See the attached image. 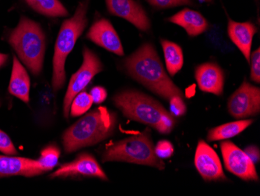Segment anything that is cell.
Returning a JSON list of instances; mask_svg holds the SVG:
<instances>
[{
    "label": "cell",
    "mask_w": 260,
    "mask_h": 196,
    "mask_svg": "<svg viewBox=\"0 0 260 196\" xmlns=\"http://www.w3.org/2000/svg\"><path fill=\"white\" fill-rule=\"evenodd\" d=\"M154 153L160 159H169L175 153L173 145L167 140H161L154 146Z\"/></svg>",
    "instance_id": "26"
},
{
    "label": "cell",
    "mask_w": 260,
    "mask_h": 196,
    "mask_svg": "<svg viewBox=\"0 0 260 196\" xmlns=\"http://www.w3.org/2000/svg\"><path fill=\"white\" fill-rule=\"evenodd\" d=\"M60 150L57 146H49L42 150L40 158L38 159L39 166L44 173L53 169L58 163Z\"/></svg>",
    "instance_id": "22"
},
{
    "label": "cell",
    "mask_w": 260,
    "mask_h": 196,
    "mask_svg": "<svg viewBox=\"0 0 260 196\" xmlns=\"http://www.w3.org/2000/svg\"><path fill=\"white\" fill-rule=\"evenodd\" d=\"M113 102L125 118L150 126L160 134H170L175 128V117L160 102L143 92L124 90L114 96Z\"/></svg>",
    "instance_id": "2"
},
{
    "label": "cell",
    "mask_w": 260,
    "mask_h": 196,
    "mask_svg": "<svg viewBox=\"0 0 260 196\" xmlns=\"http://www.w3.org/2000/svg\"><path fill=\"white\" fill-rule=\"evenodd\" d=\"M83 64L70 78L64 98L63 115L66 119L70 116V106L73 99L88 86L93 77L103 71V64L97 54L86 46L83 50Z\"/></svg>",
    "instance_id": "7"
},
{
    "label": "cell",
    "mask_w": 260,
    "mask_h": 196,
    "mask_svg": "<svg viewBox=\"0 0 260 196\" xmlns=\"http://www.w3.org/2000/svg\"><path fill=\"white\" fill-rule=\"evenodd\" d=\"M90 96L93 102L96 104H100L107 99V91L102 86H96L90 90Z\"/></svg>",
    "instance_id": "30"
},
{
    "label": "cell",
    "mask_w": 260,
    "mask_h": 196,
    "mask_svg": "<svg viewBox=\"0 0 260 196\" xmlns=\"http://www.w3.org/2000/svg\"><path fill=\"white\" fill-rule=\"evenodd\" d=\"M35 11L49 17H63L69 15L68 10L59 0H25Z\"/></svg>",
    "instance_id": "21"
},
{
    "label": "cell",
    "mask_w": 260,
    "mask_h": 196,
    "mask_svg": "<svg viewBox=\"0 0 260 196\" xmlns=\"http://www.w3.org/2000/svg\"><path fill=\"white\" fill-rule=\"evenodd\" d=\"M0 151L7 155L17 154V149L10 137L0 130Z\"/></svg>",
    "instance_id": "29"
},
{
    "label": "cell",
    "mask_w": 260,
    "mask_h": 196,
    "mask_svg": "<svg viewBox=\"0 0 260 196\" xmlns=\"http://www.w3.org/2000/svg\"><path fill=\"white\" fill-rule=\"evenodd\" d=\"M207 41L212 47L222 52H230L233 49L232 45L226 39L223 31L220 27L214 26L207 33Z\"/></svg>",
    "instance_id": "23"
},
{
    "label": "cell",
    "mask_w": 260,
    "mask_h": 196,
    "mask_svg": "<svg viewBox=\"0 0 260 196\" xmlns=\"http://www.w3.org/2000/svg\"><path fill=\"white\" fill-rule=\"evenodd\" d=\"M257 32L255 24L252 22L247 21L243 23L234 21L229 19L228 24V34L231 41L235 44L245 59L249 63L250 61L251 48L252 39Z\"/></svg>",
    "instance_id": "16"
},
{
    "label": "cell",
    "mask_w": 260,
    "mask_h": 196,
    "mask_svg": "<svg viewBox=\"0 0 260 196\" xmlns=\"http://www.w3.org/2000/svg\"><path fill=\"white\" fill-rule=\"evenodd\" d=\"M194 163L204 181L207 182L228 181L218 155L204 140L199 141L197 145Z\"/></svg>",
    "instance_id": "10"
},
{
    "label": "cell",
    "mask_w": 260,
    "mask_h": 196,
    "mask_svg": "<svg viewBox=\"0 0 260 196\" xmlns=\"http://www.w3.org/2000/svg\"><path fill=\"white\" fill-rule=\"evenodd\" d=\"M247 156L251 159L254 164L259 163L260 153L259 149L255 146H249L244 150Z\"/></svg>",
    "instance_id": "31"
},
{
    "label": "cell",
    "mask_w": 260,
    "mask_h": 196,
    "mask_svg": "<svg viewBox=\"0 0 260 196\" xmlns=\"http://www.w3.org/2000/svg\"><path fill=\"white\" fill-rule=\"evenodd\" d=\"M220 150L226 169L243 181H258L255 164L246 153L230 141L220 143Z\"/></svg>",
    "instance_id": "9"
},
{
    "label": "cell",
    "mask_w": 260,
    "mask_h": 196,
    "mask_svg": "<svg viewBox=\"0 0 260 196\" xmlns=\"http://www.w3.org/2000/svg\"><path fill=\"white\" fill-rule=\"evenodd\" d=\"M195 78L200 90L221 96L225 77L221 67L215 63H204L196 68Z\"/></svg>",
    "instance_id": "14"
},
{
    "label": "cell",
    "mask_w": 260,
    "mask_h": 196,
    "mask_svg": "<svg viewBox=\"0 0 260 196\" xmlns=\"http://www.w3.org/2000/svg\"><path fill=\"white\" fill-rule=\"evenodd\" d=\"M116 124L115 114L107 108L93 109L66 130L62 139L64 150L74 153L102 143L113 134Z\"/></svg>",
    "instance_id": "3"
},
{
    "label": "cell",
    "mask_w": 260,
    "mask_h": 196,
    "mask_svg": "<svg viewBox=\"0 0 260 196\" xmlns=\"http://www.w3.org/2000/svg\"><path fill=\"white\" fill-rule=\"evenodd\" d=\"M200 2L202 3H207V2H211L212 0H199Z\"/></svg>",
    "instance_id": "33"
},
{
    "label": "cell",
    "mask_w": 260,
    "mask_h": 196,
    "mask_svg": "<svg viewBox=\"0 0 260 196\" xmlns=\"http://www.w3.org/2000/svg\"><path fill=\"white\" fill-rule=\"evenodd\" d=\"M251 73L250 78L255 83L260 82V49L258 48L256 50L250 55Z\"/></svg>",
    "instance_id": "28"
},
{
    "label": "cell",
    "mask_w": 260,
    "mask_h": 196,
    "mask_svg": "<svg viewBox=\"0 0 260 196\" xmlns=\"http://www.w3.org/2000/svg\"><path fill=\"white\" fill-rule=\"evenodd\" d=\"M87 38L93 43L118 55H124L119 35L107 19L96 20L87 33Z\"/></svg>",
    "instance_id": "13"
},
{
    "label": "cell",
    "mask_w": 260,
    "mask_h": 196,
    "mask_svg": "<svg viewBox=\"0 0 260 196\" xmlns=\"http://www.w3.org/2000/svg\"><path fill=\"white\" fill-rule=\"evenodd\" d=\"M170 113L175 118L184 116L187 112V106L184 102V98L181 96H174L169 100Z\"/></svg>",
    "instance_id": "27"
},
{
    "label": "cell",
    "mask_w": 260,
    "mask_h": 196,
    "mask_svg": "<svg viewBox=\"0 0 260 196\" xmlns=\"http://www.w3.org/2000/svg\"><path fill=\"white\" fill-rule=\"evenodd\" d=\"M229 114L235 119L241 120L255 116L260 113V89L246 80L229 97Z\"/></svg>",
    "instance_id": "8"
},
{
    "label": "cell",
    "mask_w": 260,
    "mask_h": 196,
    "mask_svg": "<svg viewBox=\"0 0 260 196\" xmlns=\"http://www.w3.org/2000/svg\"><path fill=\"white\" fill-rule=\"evenodd\" d=\"M165 64L168 72L170 76H175L182 70L184 64L183 52L182 48L178 44L166 39L160 40Z\"/></svg>",
    "instance_id": "20"
},
{
    "label": "cell",
    "mask_w": 260,
    "mask_h": 196,
    "mask_svg": "<svg viewBox=\"0 0 260 196\" xmlns=\"http://www.w3.org/2000/svg\"><path fill=\"white\" fill-rule=\"evenodd\" d=\"M30 77L27 70L23 67L17 57H14L9 92L10 94L27 103L30 99Z\"/></svg>",
    "instance_id": "18"
},
{
    "label": "cell",
    "mask_w": 260,
    "mask_h": 196,
    "mask_svg": "<svg viewBox=\"0 0 260 196\" xmlns=\"http://www.w3.org/2000/svg\"><path fill=\"white\" fill-rule=\"evenodd\" d=\"M105 4L112 15L125 19L142 32L150 31V19L143 7L135 0H105Z\"/></svg>",
    "instance_id": "12"
},
{
    "label": "cell",
    "mask_w": 260,
    "mask_h": 196,
    "mask_svg": "<svg viewBox=\"0 0 260 196\" xmlns=\"http://www.w3.org/2000/svg\"><path fill=\"white\" fill-rule=\"evenodd\" d=\"M150 132L148 129H146L141 134L109 146L102 155V162H125L145 165L163 171L165 163L154 153V146Z\"/></svg>",
    "instance_id": "6"
},
{
    "label": "cell",
    "mask_w": 260,
    "mask_h": 196,
    "mask_svg": "<svg viewBox=\"0 0 260 196\" xmlns=\"http://www.w3.org/2000/svg\"><path fill=\"white\" fill-rule=\"evenodd\" d=\"M253 120H239L234 122L228 123L212 128L207 134L209 142L222 141L229 139L243 132L253 123Z\"/></svg>",
    "instance_id": "19"
},
{
    "label": "cell",
    "mask_w": 260,
    "mask_h": 196,
    "mask_svg": "<svg viewBox=\"0 0 260 196\" xmlns=\"http://www.w3.org/2000/svg\"><path fill=\"white\" fill-rule=\"evenodd\" d=\"M9 55L7 54L0 53V68L5 65L7 61H8Z\"/></svg>",
    "instance_id": "32"
},
{
    "label": "cell",
    "mask_w": 260,
    "mask_h": 196,
    "mask_svg": "<svg viewBox=\"0 0 260 196\" xmlns=\"http://www.w3.org/2000/svg\"><path fill=\"white\" fill-rule=\"evenodd\" d=\"M89 0L79 3L75 14L70 19L64 20L55 42L53 57L52 89L58 92L66 82L65 64L67 57L72 52L77 39L85 30L88 18Z\"/></svg>",
    "instance_id": "4"
},
{
    "label": "cell",
    "mask_w": 260,
    "mask_h": 196,
    "mask_svg": "<svg viewBox=\"0 0 260 196\" xmlns=\"http://www.w3.org/2000/svg\"><path fill=\"white\" fill-rule=\"evenodd\" d=\"M9 42L35 76L43 68L45 53V36L40 24L27 17H22L18 25L12 31Z\"/></svg>",
    "instance_id": "5"
},
{
    "label": "cell",
    "mask_w": 260,
    "mask_h": 196,
    "mask_svg": "<svg viewBox=\"0 0 260 196\" xmlns=\"http://www.w3.org/2000/svg\"><path fill=\"white\" fill-rule=\"evenodd\" d=\"M43 171L38 160L23 157L0 156V178L2 177H35L42 175Z\"/></svg>",
    "instance_id": "15"
},
{
    "label": "cell",
    "mask_w": 260,
    "mask_h": 196,
    "mask_svg": "<svg viewBox=\"0 0 260 196\" xmlns=\"http://www.w3.org/2000/svg\"><path fill=\"white\" fill-rule=\"evenodd\" d=\"M70 177H87L97 178L108 181V177L98 163L95 158L88 153L80 154L72 162L62 165L52 173L51 178H70Z\"/></svg>",
    "instance_id": "11"
},
{
    "label": "cell",
    "mask_w": 260,
    "mask_h": 196,
    "mask_svg": "<svg viewBox=\"0 0 260 196\" xmlns=\"http://www.w3.org/2000/svg\"><path fill=\"white\" fill-rule=\"evenodd\" d=\"M127 73L140 84L165 100L184 98L183 92L172 81L152 44L144 43L123 61Z\"/></svg>",
    "instance_id": "1"
},
{
    "label": "cell",
    "mask_w": 260,
    "mask_h": 196,
    "mask_svg": "<svg viewBox=\"0 0 260 196\" xmlns=\"http://www.w3.org/2000/svg\"><path fill=\"white\" fill-rule=\"evenodd\" d=\"M150 6L156 9H169L180 6L192 5V0H146Z\"/></svg>",
    "instance_id": "25"
},
{
    "label": "cell",
    "mask_w": 260,
    "mask_h": 196,
    "mask_svg": "<svg viewBox=\"0 0 260 196\" xmlns=\"http://www.w3.org/2000/svg\"><path fill=\"white\" fill-rule=\"evenodd\" d=\"M93 103V100L90 94L86 92H80L71 102L70 114L74 118L81 116L90 109Z\"/></svg>",
    "instance_id": "24"
},
{
    "label": "cell",
    "mask_w": 260,
    "mask_h": 196,
    "mask_svg": "<svg viewBox=\"0 0 260 196\" xmlns=\"http://www.w3.org/2000/svg\"><path fill=\"white\" fill-rule=\"evenodd\" d=\"M168 20L183 27L191 37L200 36L209 29L208 21L202 14L188 8L181 10L168 18Z\"/></svg>",
    "instance_id": "17"
}]
</instances>
